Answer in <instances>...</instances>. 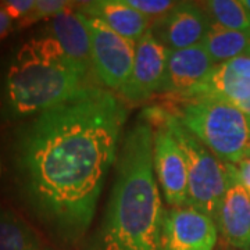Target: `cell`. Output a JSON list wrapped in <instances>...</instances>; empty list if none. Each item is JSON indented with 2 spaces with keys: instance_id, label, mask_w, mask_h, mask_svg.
<instances>
[{
  "instance_id": "cell-1",
  "label": "cell",
  "mask_w": 250,
  "mask_h": 250,
  "mask_svg": "<svg viewBox=\"0 0 250 250\" xmlns=\"http://www.w3.org/2000/svg\"><path fill=\"white\" fill-rule=\"evenodd\" d=\"M128 110L111 90L90 83L57 107L20 125L10 163L18 193L64 245L83 239L116 163Z\"/></svg>"
},
{
  "instance_id": "cell-2",
  "label": "cell",
  "mask_w": 250,
  "mask_h": 250,
  "mask_svg": "<svg viewBox=\"0 0 250 250\" xmlns=\"http://www.w3.org/2000/svg\"><path fill=\"white\" fill-rule=\"evenodd\" d=\"M164 211L153 168V128L141 118L121 139L106 211L83 250H161Z\"/></svg>"
},
{
  "instance_id": "cell-3",
  "label": "cell",
  "mask_w": 250,
  "mask_h": 250,
  "mask_svg": "<svg viewBox=\"0 0 250 250\" xmlns=\"http://www.w3.org/2000/svg\"><path fill=\"white\" fill-rule=\"evenodd\" d=\"M89 71L68 57L50 35L34 36L10 54L1 80L3 111L10 120L31 118L75 98Z\"/></svg>"
},
{
  "instance_id": "cell-4",
  "label": "cell",
  "mask_w": 250,
  "mask_h": 250,
  "mask_svg": "<svg viewBox=\"0 0 250 250\" xmlns=\"http://www.w3.org/2000/svg\"><path fill=\"white\" fill-rule=\"evenodd\" d=\"M168 111L224 163L238 166L250 156V116L215 98L172 99Z\"/></svg>"
},
{
  "instance_id": "cell-5",
  "label": "cell",
  "mask_w": 250,
  "mask_h": 250,
  "mask_svg": "<svg viewBox=\"0 0 250 250\" xmlns=\"http://www.w3.org/2000/svg\"><path fill=\"white\" fill-rule=\"evenodd\" d=\"M143 114L167 125L175 136L187 160L188 206L215 221L227 190L238 182L236 166L220 160L164 106L146 108Z\"/></svg>"
},
{
  "instance_id": "cell-6",
  "label": "cell",
  "mask_w": 250,
  "mask_h": 250,
  "mask_svg": "<svg viewBox=\"0 0 250 250\" xmlns=\"http://www.w3.org/2000/svg\"><path fill=\"white\" fill-rule=\"evenodd\" d=\"M80 14L89 31L92 71L103 88L121 92L132 71L136 43L117 34L98 18Z\"/></svg>"
},
{
  "instance_id": "cell-7",
  "label": "cell",
  "mask_w": 250,
  "mask_h": 250,
  "mask_svg": "<svg viewBox=\"0 0 250 250\" xmlns=\"http://www.w3.org/2000/svg\"><path fill=\"white\" fill-rule=\"evenodd\" d=\"M153 128V168L163 195L172 207L188 206V167L178 141L167 125L142 114Z\"/></svg>"
},
{
  "instance_id": "cell-8",
  "label": "cell",
  "mask_w": 250,
  "mask_h": 250,
  "mask_svg": "<svg viewBox=\"0 0 250 250\" xmlns=\"http://www.w3.org/2000/svg\"><path fill=\"white\" fill-rule=\"evenodd\" d=\"M218 228L213 218L190 206L164 211L161 250H214Z\"/></svg>"
},
{
  "instance_id": "cell-9",
  "label": "cell",
  "mask_w": 250,
  "mask_h": 250,
  "mask_svg": "<svg viewBox=\"0 0 250 250\" xmlns=\"http://www.w3.org/2000/svg\"><path fill=\"white\" fill-rule=\"evenodd\" d=\"M168 50L153 34L152 28L135 45L134 65L131 75L121 89V96L128 102L139 103L161 92Z\"/></svg>"
},
{
  "instance_id": "cell-10",
  "label": "cell",
  "mask_w": 250,
  "mask_h": 250,
  "mask_svg": "<svg viewBox=\"0 0 250 250\" xmlns=\"http://www.w3.org/2000/svg\"><path fill=\"white\" fill-rule=\"evenodd\" d=\"M210 27V18L202 6L192 1H179L153 24L152 31L167 50H181L200 45Z\"/></svg>"
},
{
  "instance_id": "cell-11",
  "label": "cell",
  "mask_w": 250,
  "mask_h": 250,
  "mask_svg": "<svg viewBox=\"0 0 250 250\" xmlns=\"http://www.w3.org/2000/svg\"><path fill=\"white\" fill-rule=\"evenodd\" d=\"M214 62L202 45L181 50H168L166 78L160 93L172 99H182L210 75Z\"/></svg>"
},
{
  "instance_id": "cell-12",
  "label": "cell",
  "mask_w": 250,
  "mask_h": 250,
  "mask_svg": "<svg viewBox=\"0 0 250 250\" xmlns=\"http://www.w3.org/2000/svg\"><path fill=\"white\" fill-rule=\"evenodd\" d=\"M215 224L229 246L250 250V196L241 184L235 182L227 190Z\"/></svg>"
},
{
  "instance_id": "cell-13",
  "label": "cell",
  "mask_w": 250,
  "mask_h": 250,
  "mask_svg": "<svg viewBox=\"0 0 250 250\" xmlns=\"http://www.w3.org/2000/svg\"><path fill=\"white\" fill-rule=\"evenodd\" d=\"M75 9L88 17L103 21L117 34L135 43L152 28V20L129 7L125 0H98L77 3Z\"/></svg>"
},
{
  "instance_id": "cell-14",
  "label": "cell",
  "mask_w": 250,
  "mask_h": 250,
  "mask_svg": "<svg viewBox=\"0 0 250 250\" xmlns=\"http://www.w3.org/2000/svg\"><path fill=\"white\" fill-rule=\"evenodd\" d=\"M190 98L227 100L250 116V74L233 70L228 62L218 64L196 89L182 99Z\"/></svg>"
},
{
  "instance_id": "cell-15",
  "label": "cell",
  "mask_w": 250,
  "mask_h": 250,
  "mask_svg": "<svg viewBox=\"0 0 250 250\" xmlns=\"http://www.w3.org/2000/svg\"><path fill=\"white\" fill-rule=\"evenodd\" d=\"M47 35L54 38L68 57L86 71L92 70V49L88 27L75 6L54 16L47 27Z\"/></svg>"
},
{
  "instance_id": "cell-16",
  "label": "cell",
  "mask_w": 250,
  "mask_h": 250,
  "mask_svg": "<svg viewBox=\"0 0 250 250\" xmlns=\"http://www.w3.org/2000/svg\"><path fill=\"white\" fill-rule=\"evenodd\" d=\"M200 45L206 49L215 65L246 56L250 46V31H232L213 25Z\"/></svg>"
},
{
  "instance_id": "cell-17",
  "label": "cell",
  "mask_w": 250,
  "mask_h": 250,
  "mask_svg": "<svg viewBox=\"0 0 250 250\" xmlns=\"http://www.w3.org/2000/svg\"><path fill=\"white\" fill-rule=\"evenodd\" d=\"M0 250H43L34 228L3 203H0Z\"/></svg>"
},
{
  "instance_id": "cell-18",
  "label": "cell",
  "mask_w": 250,
  "mask_h": 250,
  "mask_svg": "<svg viewBox=\"0 0 250 250\" xmlns=\"http://www.w3.org/2000/svg\"><path fill=\"white\" fill-rule=\"evenodd\" d=\"M202 7L213 25L232 31H250V14L241 0H208Z\"/></svg>"
},
{
  "instance_id": "cell-19",
  "label": "cell",
  "mask_w": 250,
  "mask_h": 250,
  "mask_svg": "<svg viewBox=\"0 0 250 250\" xmlns=\"http://www.w3.org/2000/svg\"><path fill=\"white\" fill-rule=\"evenodd\" d=\"M75 1H65V0H36L34 9L27 17L18 21L16 28L17 29H24V28L31 27L36 22L42 20H52L54 16L62 13V10L72 7Z\"/></svg>"
},
{
  "instance_id": "cell-20",
  "label": "cell",
  "mask_w": 250,
  "mask_h": 250,
  "mask_svg": "<svg viewBox=\"0 0 250 250\" xmlns=\"http://www.w3.org/2000/svg\"><path fill=\"white\" fill-rule=\"evenodd\" d=\"M125 3L136 11H139L145 17L161 18L168 11L177 6L178 1L171 0H125Z\"/></svg>"
},
{
  "instance_id": "cell-21",
  "label": "cell",
  "mask_w": 250,
  "mask_h": 250,
  "mask_svg": "<svg viewBox=\"0 0 250 250\" xmlns=\"http://www.w3.org/2000/svg\"><path fill=\"white\" fill-rule=\"evenodd\" d=\"M35 1L36 0H4V1H0V6L6 10V13L13 20L21 21L34 9Z\"/></svg>"
},
{
  "instance_id": "cell-22",
  "label": "cell",
  "mask_w": 250,
  "mask_h": 250,
  "mask_svg": "<svg viewBox=\"0 0 250 250\" xmlns=\"http://www.w3.org/2000/svg\"><path fill=\"white\" fill-rule=\"evenodd\" d=\"M236 181L250 196V156L236 166Z\"/></svg>"
},
{
  "instance_id": "cell-23",
  "label": "cell",
  "mask_w": 250,
  "mask_h": 250,
  "mask_svg": "<svg viewBox=\"0 0 250 250\" xmlns=\"http://www.w3.org/2000/svg\"><path fill=\"white\" fill-rule=\"evenodd\" d=\"M13 21L14 20L10 17L6 13V10L0 6V41H3L4 38H7L13 32V29H14Z\"/></svg>"
},
{
  "instance_id": "cell-24",
  "label": "cell",
  "mask_w": 250,
  "mask_h": 250,
  "mask_svg": "<svg viewBox=\"0 0 250 250\" xmlns=\"http://www.w3.org/2000/svg\"><path fill=\"white\" fill-rule=\"evenodd\" d=\"M242 4H243V7L246 9V11L250 14V0H241Z\"/></svg>"
},
{
  "instance_id": "cell-25",
  "label": "cell",
  "mask_w": 250,
  "mask_h": 250,
  "mask_svg": "<svg viewBox=\"0 0 250 250\" xmlns=\"http://www.w3.org/2000/svg\"><path fill=\"white\" fill-rule=\"evenodd\" d=\"M246 56H250V46H249V50H248V54Z\"/></svg>"
},
{
  "instance_id": "cell-26",
  "label": "cell",
  "mask_w": 250,
  "mask_h": 250,
  "mask_svg": "<svg viewBox=\"0 0 250 250\" xmlns=\"http://www.w3.org/2000/svg\"><path fill=\"white\" fill-rule=\"evenodd\" d=\"M43 250H52V249H43Z\"/></svg>"
}]
</instances>
